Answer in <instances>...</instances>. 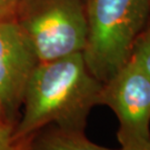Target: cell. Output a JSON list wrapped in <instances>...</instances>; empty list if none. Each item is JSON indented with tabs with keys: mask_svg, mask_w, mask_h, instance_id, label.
Segmentation results:
<instances>
[{
	"mask_svg": "<svg viewBox=\"0 0 150 150\" xmlns=\"http://www.w3.org/2000/svg\"><path fill=\"white\" fill-rule=\"evenodd\" d=\"M13 125L0 123V150H26L30 142V137L26 139L15 140L12 138Z\"/></svg>",
	"mask_w": 150,
	"mask_h": 150,
	"instance_id": "cell-8",
	"label": "cell"
},
{
	"mask_svg": "<svg viewBox=\"0 0 150 150\" xmlns=\"http://www.w3.org/2000/svg\"><path fill=\"white\" fill-rule=\"evenodd\" d=\"M39 62L82 52L88 35L85 0H20L11 18Z\"/></svg>",
	"mask_w": 150,
	"mask_h": 150,
	"instance_id": "cell-3",
	"label": "cell"
},
{
	"mask_svg": "<svg viewBox=\"0 0 150 150\" xmlns=\"http://www.w3.org/2000/svg\"><path fill=\"white\" fill-rule=\"evenodd\" d=\"M129 60L134 61L150 79V29L144 30L136 39Z\"/></svg>",
	"mask_w": 150,
	"mask_h": 150,
	"instance_id": "cell-7",
	"label": "cell"
},
{
	"mask_svg": "<svg viewBox=\"0 0 150 150\" xmlns=\"http://www.w3.org/2000/svg\"><path fill=\"white\" fill-rule=\"evenodd\" d=\"M0 123H7L5 121V119L2 117V113H1V110H0Z\"/></svg>",
	"mask_w": 150,
	"mask_h": 150,
	"instance_id": "cell-11",
	"label": "cell"
},
{
	"mask_svg": "<svg viewBox=\"0 0 150 150\" xmlns=\"http://www.w3.org/2000/svg\"><path fill=\"white\" fill-rule=\"evenodd\" d=\"M100 105L116 113L121 146L150 141V79L134 61L128 60L103 83Z\"/></svg>",
	"mask_w": 150,
	"mask_h": 150,
	"instance_id": "cell-4",
	"label": "cell"
},
{
	"mask_svg": "<svg viewBox=\"0 0 150 150\" xmlns=\"http://www.w3.org/2000/svg\"><path fill=\"white\" fill-rule=\"evenodd\" d=\"M39 64L37 54L12 19L0 21V110L16 125L29 78Z\"/></svg>",
	"mask_w": 150,
	"mask_h": 150,
	"instance_id": "cell-5",
	"label": "cell"
},
{
	"mask_svg": "<svg viewBox=\"0 0 150 150\" xmlns=\"http://www.w3.org/2000/svg\"><path fill=\"white\" fill-rule=\"evenodd\" d=\"M26 150H112L92 142L85 131L68 130L56 125L39 129L30 138Z\"/></svg>",
	"mask_w": 150,
	"mask_h": 150,
	"instance_id": "cell-6",
	"label": "cell"
},
{
	"mask_svg": "<svg viewBox=\"0 0 150 150\" xmlns=\"http://www.w3.org/2000/svg\"><path fill=\"white\" fill-rule=\"evenodd\" d=\"M150 0H89L83 59L105 83L129 60L136 39L145 30Z\"/></svg>",
	"mask_w": 150,
	"mask_h": 150,
	"instance_id": "cell-2",
	"label": "cell"
},
{
	"mask_svg": "<svg viewBox=\"0 0 150 150\" xmlns=\"http://www.w3.org/2000/svg\"><path fill=\"white\" fill-rule=\"evenodd\" d=\"M120 150H150V141L134 142V144L121 146Z\"/></svg>",
	"mask_w": 150,
	"mask_h": 150,
	"instance_id": "cell-10",
	"label": "cell"
},
{
	"mask_svg": "<svg viewBox=\"0 0 150 150\" xmlns=\"http://www.w3.org/2000/svg\"><path fill=\"white\" fill-rule=\"evenodd\" d=\"M20 0H0V21L11 19Z\"/></svg>",
	"mask_w": 150,
	"mask_h": 150,
	"instance_id": "cell-9",
	"label": "cell"
},
{
	"mask_svg": "<svg viewBox=\"0 0 150 150\" xmlns=\"http://www.w3.org/2000/svg\"><path fill=\"white\" fill-rule=\"evenodd\" d=\"M102 86L82 52L39 62L26 87L12 138L26 139L48 125L85 131L91 109L100 105Z\"/></svg>",
	"mask_w": 150,
	"mask_h": 150,
	"instance_id": "cell-1",
	"label": "cell"
},
{
	"mask_svg": "<svg viewBox=\"0 0 150 150\" xmlns=\"http://www.w3.org/2000/svg\"><path fill=\"white\" fill-rule=\"evenodd\" d=\"M85 1H86V5H87V2H88V1H89V0H85Z\"/></svg>",
	"mask_w": 150,
	"mask_h": 150,
	"instance_id": "cell-12",
	"label": "cell"
}]
</instances>
